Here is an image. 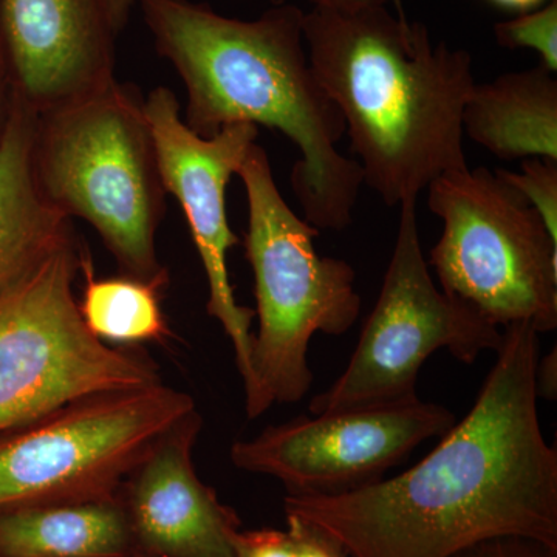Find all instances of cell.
<instances>
[{
  "instance_id": "6da1fadb",
  "label": "cell",
  "mask_w": 557,
  "mask_h": 557,
  "mask_svg": "<svg viewBox=\"0 0 557 557\" xmlns=\"http://www.w3.org/2000/svg\"><path fill=\"white\" fill-rule=\"evenodd\" d=\"M537 330L504 329L474 406L416 467L336 496H287L348 557H453L496 537L557 547V450L539 420Z\"/></svg>"
},
{
  "instance_id": "7a4b0ae2",
  "label": "cell",
  "mask_w": 557,
  "mask_h": 557,
  "mask_svg": "<svg viewBox=\"0 0 557 557\" xmlns=\"http://www.w3.org/2000/svg\"><path fill=\"white\" fill-rule=\"evenodd\" d=\"M153 47L186 91L185 124L200 137L233 124L278 131L299 149L289 182L307 222L341 231L364 185L338 150L346 124L311 67L304 14L278 3L256 20L223 16L193 0H137Z\"/></svg>"
},
{
  "instance_id": "3957f363",
  "label": "cell",
  "mask_w": 557,
  "mask_h": 557,
  "mask_svg": "<svg viewBox=\"0 0 557 557\" xmlns=\"http://www.w3.org/2000/svg\"><path fill=\"white\" fill-rule=\"evenodd\" d=\"M304 39L343 115L362 182L388 208L468 170L463 110L478 83L467 50L432 42L423 24L387 7L311 9Z\"/></svg>"
},
{
  "instance_id": "277c9868",
  "label": "cell",
  "mask_w": 557,
  "mask_h": 557,
  "mask_svg": "<svg viewBox=\"0 0 557 557\" xmlns=\"http://www.w3.org/2000/svg\"><path fill=\"white\" fill-rule=\"evenodd\" d=\"M33 168L42 196L97 231L120 274L161 289L170 271L157 255L166 197L141 91L110 83L36 120Z\"/></svg>"
},
{
  "instance_id": "5b68a950",
  "label": "cell",
  "mask_w": 557,
  "mask_h": 557,
  "mask_svg": "<svg viewBox=\"0 0 557 557\" xmlns=\"http://www.w3.org/2000/svg\"><path fill=\"white\" fill-rule=\"evenodd\" d=\"M236 175L247 193L244 247L259 321L251 359L255 391L245 401L252 420L274 403H298L309 394L311 338L346 335L361 311V296L350 263L318 255L319 230L288 207L262 146H249Z\"/></svg>"
},
{
  "instance_id": "8992f818",
  "label": "cell",
  "mask_w": 557,
  "mask_h": 557,
  "mask_svg": "<svg viewBox=\"0 0 557 557\" xmlns=\"http://www.w3.org/2000/svg\"><path fill=\"white\" fill-rule=\"evenodd\" d=\"M84 247L73 236L0 295V435L76 399L161 381L148 355L84 324L73 288Z\"/></svg>"
},
{
  "instance_id": "52a82bcc",
  "label": "cell",
  "mask_w": 557,
  "mask_h": 557,
  "mask_svg": "<svg viewBox=\"0 0 557 557\" xmlns=\"http://www.w3.org/2000/svg\"><path fill=\"white\" fill-rule=\"evenodd\" d=\"M428 205L443 220L429 263L440 288L498 329L557 327V242L541 215L496 171L450 172L431 183Z\"/></svg>"
},
{
  "instance_id": "ba28073f",
  "label": "cell",
  "mask_w": 557,
  "mask_h": 557,
  "mask_svg": "<svg viewBox=\"0 0 557 557\" xmlns=\"http://www.w3.org/2000/svg\"><path fill=\"white\" fill-rule=\"evenodd\" d=\"M194 409L189 394L160 381L76 399L0 435V509L116 496L161 435Z\"/></svg>"
},
{
  "instance_id": "9c48e42d",
  "label": "cell",
  "mask_w": 557,
  "mask_h": 557,
  "mask_svg": "<svg viewBox=\"0 0 557 557\" xmlns=\"http://www.w3.org/2000/svg\"><path fill=\"white\" fill-rule=\"evenodd\" d=\"M399 207L379 299L346 370L311 399L313 416L412 401L420 370L435 351L446 348L457 361L472 364L485 351L496 354L504 341V330L435 285L421 248L417 201Z\"/></svg>"
},
{
  "instance_id": "30bf717a",
  "label": "cell",
  "mask_w": 557,
  "mask_h": 557,
  "mask_svg": "<svg viewBox=\"0 0 557 557\" xmlns=\"http://www.w3.org/2000/svg\"><path fill=\"white\" fill-rule=\"evenodd\" d=\"M456 416L435 403L412 401L381 408L299 417L236 442L234 467L271 475L287 496H336L384 479L429 438L442 437Z\"/></svg>"
},
{
  "instance_id": "8fae6325",
  "label": "cell",
  "mask_w": 557,
  "mask_h": 557,
  "mask_svg": "<svg viewBox=\"0 0 557 557\" xmlns=\"http://www.w3.org/2000/svg\"><path fill=\"white\" fill-rule=\"evenodd\" d=\"M145 110L164 189L182 207L207 273L208 314L218 319L233 344L247 401L255 391L251 359L256 311L237 302L231 284L228 255L240 239L230 226L226 189L249 146L258 139L259 127L233 124L214 137H200L186 126L177 98L168 87L150 91Z\"/></svg>"
},
{
  "instance_id": "7c38bea8",
  "label": "cell",
  "mask_w": 557,
  "mask_h": 557,
  "mask_svg": "<svg viewBox=\"0 0 557 557\" xmlns=\"http://www.w3.org/2000/svg\"><path fill=\"white\" fill-rule=\"evenodd\" d=\"M109 0H0V47L14 97L49 112L116 79Z\"/></svg>"
},
{
  "instance_id": "4fadbf2b",
  "label": "cell",
  "mask_w": 557,
  "mask_h": 557,
  "mask_svg": "<svg viewBox=\"0 0 557 557\" xmlns=\"http://www.w3.org/2000/svg\"><path fill=\"white\" fill-rule=\"evenodd\" d=\"M203 426L199 410L168 429L121 483L135 557H233L239 516L205 485L193 450Z\"/></svg>"
},
{
  "instance_id": "5bb4252c",
  "label": "cell",
  "mask_w": 557,
  "mask_h": 557,
  "mask_svg": "<svg viewBox=\"0 0 557 557\" xmlns=\"http://www.w3.org/2000/svg\"><path fill=\"white\" fill-rule=\"evenodd\" d=\"M36 120L20 98L11 97L0 138V295L73 236V220L40 193L33 168Z\"/></svg>"
},
{
  "instance_id": "9a60e30c",
  "label": "cell",
  "mask_w": 557,
  "mask_h": 557,
  "mask_svg": "<svg viewBox=\"0 0 557 557\" xmlns=\"http://www.w3.org/2000/svg\"><path fill=\"white\" fill-rule=\"evenodd\" d=\"M544 65L475 84L463 132L504 161H557V79Z\"/></svg>"
},
{
  "instance_id": "2e32d148",
  "label": "cell",
  "mask_w": 557,
  "mask_h": 557,
  "mask_svg": "<svg viewBox=\"0 0 557 557\" xmlns=\"http://www.w3.org/2000/svg\"><path fill=\"white\" fill-rule=\"evenodd\" d=\"M0 557H135L119 494L0 509Z\"/></svg>"
},
{
  "instance_id": "e0dca14e",
  "label": "cell",
  "mask_w": 557,
  "mask_h": 557,
  "mask_svg": "<svg viewBox=\"0 0 557 557\" xmlns=\"http://www.w3.org/2000/svg\"><path fill=\"white\" fill-rule=\"evenodd\" d=\"M84 276L81 318L91 335L104 343L137 344L170 338L161 309L163 289L138 278L123 276L98 278L86 247L81 256Z\"/></svg>"
},
{
  "instance_id": "ac0fdd59",
  "label": "cell",
  "mask_w": 557,
  "mask_h": 557,
  "mask_svg": "<svg viewBox=\"0 0 557 557\" xmlns=\"http://www.w3.org/2000/svg\"><path fill=\"white\" fill-rule=\"evenodd\" d=\"M285 518L287 530H242L233 557H348L346 549L321 528L295 516Z\"/></svg>"
},
{
  "instance_id": "d6986e66",
  "label": "cell",
  "mask_w": 557,
  "mask_h": 557,
  "mask_svg": "<svg viewBox=\"0 0 557 557\" xmlns=\"http://www.w3.org/2000/svg\"><path fill=\"white\" fill-rule=\"evenodd\" d=\"M494 38L508 50H533L541 65L557 72V0L494 25Z\"/></svg>"
},
{
  "instance_id": "ffe728a7",
  "label": "cell",
  "mask_w": 557,
  "mask_h": 557,
  "mask_svg": "<svg viewBox=\"0 0 557 557\" xmlns=\"http://www.w3.org/2000/svg\"><path fill=\"white\" fill-rule=\"evenodd\" d=\"M496 172L533 207L557 242V161L528 159L520 164V172Z\"/></svg>"
},
{
  "instance_id": "44dd1931",
  "label": "cell",
  "mask_w": 557,
  "mask_h": 557,
  "mask_svg": "<svg viewBox=\"0 0 557 557\" xmlns=\"http://www.w3.org/2000/svg\"><path fill=\"white\" fill-rule=\"evenodd\" d=\"M453 557H557V547L527 537H496Z\"/></svg>"
},
{
  "instance_id": "7402d4cb",
  "label": "cell",
  "mask_w": 557,
  "mask_h": 557,
  "mask_svg": "<svg viewBox=\"0 0 557 557\" xmlns=\"http://www.w3.org/2000/svg\"><path fill=\"white\" fill-rule=\"evenodd\" d=\"M536 392L539 399H556L557 397V357L556 348L552 354L539 358L536 368Z\"/></svg>"
},
{
  "instance_id": "603a6c76",
  "label": "cell",
  "mask_w": 557,
  "mask_h": 557,
  "mask_svg": "<svg viewBox=\"0 0 557 557\" xmlns=\"http://www.w3.org/2000/svg\"><path fill=\"white\" fill-rule=\"evenodd\" d=\"M311 9L333 11H355L375 9V7H387L403 13V0H309Z\"/></svg>"
},
{
  "instance_id": "cb8c5ba5",
  "label": "cell",
  "mask_w": 557,
  "mask_h": 557,
  "mask_svg": "<svg viewBox=\"0 0 557 557\" xmlns=\"http://www.w3.org/2000/svg\"><path fill=\"white\" fill-rule=\"evenodd\" d=\"M11 84L9 72H7L5 61H3L2 47H0V138L5 131L7 121H9L11 109Z\"/></svg>"
},
{
  "instance_id": "d4e9b609",
  "label": "cell",
  "mask_w": 557,
  "mask_h": 557,
  "mask_svg": "<svg viewBox=\"0 0 557 557\" xmlns=\"http://www.w3.org/2000/svg\"><path fill=\"white\" fill-rule=\"evenodd\" d=\"M137 0H109L110 13H112L113 24L116 32L121 33L129 24L132 10H134Z\"/></svg>"
},
{
  "instance_id": "484cf974",
  "label": "cell",
  "mask_w": 557,
  "mask_h": 557,
  "mask_svg": "<svg viewBox=\"0 0 557 557\" xmlns=\"http://www.w3.org/2000/svg\"><path fill=\"white\" fill-rule=\"evenodd\" d=\"M491 5L497 9L515 11V13L522 14L527 11L536 10L539 7L545 5L549 0H486Z\"/></svg>"
},
{
  "instance_id": "4316f807",
  "label": "cell",
  "mask_w": 557,
  "mask_h": 557,
  "mask_svg": "<svg viewBox=\"0 0 557 557\" xmlns=\"http://www.w3.org/2000/svg\"><path fill=\"white\" fill-rule=\"evenodd\" d=\"M267 2H270L271 5H278V3L287 2V0H267Z\"/></svg>"
}]
</instances>
